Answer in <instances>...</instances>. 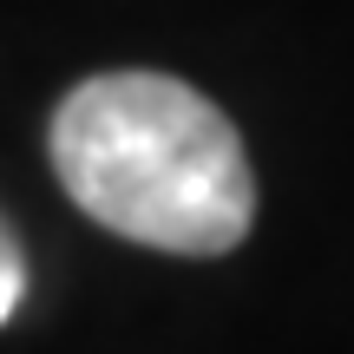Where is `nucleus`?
<instances>
[{
    "instance_id": "1",
    "label": "nucleus",
    "mask_w": 354,
    "mask_h": 354,
    "mask_svg": "<svg viewBox=\"0 0 354 354\" xmlns=\"http://www.w3.org/2000/svg\"><path fill=\"white\" fill-rule=\"evenodd\" d=\"M53 171L92 223L171 256H223L256 223V171L223 105L171 73H99L53 112Z\"/></svg>"
},
{
    "instance_id": "2",
    "label": "nucleus",
    "mask_w": 354,
    "mask_h": 354,
    "mask_svg": "<svg viewBox=\"0 0 354 354\" xmlns=\"http://www.w3.org/2000/svg\"><path fill=\"white\" fill-rule=\"evenodd\" d=\"M20 295H26V263H20V243H13L7 223H0V322L20 308Z\"/></svg>"
}]
</instances>
